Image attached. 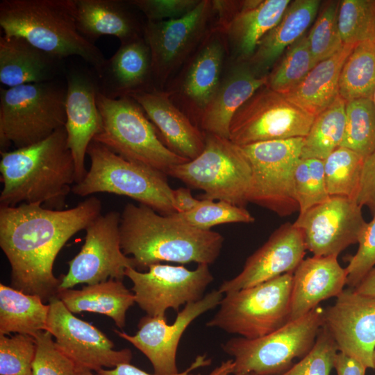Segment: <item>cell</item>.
Here are the masks:
<instances>
[{
  "mask_svg": "<svg viewBox=\"0 0 375 375\" xmlns=\"http://www.w3.org/2000/svg\"><path fill=\"white\" fill-rule=\"evenodd\" d=\"M364 158L353 151L339 147L324 160L326 189L330 197L356 201Z\"/></svg>",
  "mask_w": 375,
  "mask_h": 375,
  "instance_id": "obj_36",
  "label": "cell"
},
{
  "mask_svg": "<svg viewBox=\"0 0 375 375\" xmlns=\"http://www.w3.org/2000/svg\"><path fill=\"white\" fill-rule=\"evenodd\" d=\"M303 142V138H295L240 146L251 169L248 202L280 217L299 211L293 174L301 158Z\"/></svg>",
  "mask_w": 375,
  "mask_h": 375,
  "instance_id": "obj_11",
  "label": "cell"
},
{
  "mask_svg": "<svg viewBox=\"0 0 375 375\" xmlns=\"http://www.w3.org/2000/svg\"><path fill=\"white\" fill-rule=\"evenodd\" d=\"M356 253L350 258L346 267L347 285L355 288L375 266V215L367 225L358 242Z\"/></svg>",
  "mask_w": 375,
  "mask_h": 375,
  "instance_id": "obj_46",
  "label": "cell"
},
{
  "mask_svg": "<svg viewBox=\"0 0 375 375\" xmlns=\"http://www.w3.org/2000/svg\"><path fill=\"white\" fill-rule=\"evenodd\" d=\"M35 350V338L29 335H0V375H33Z\"/></svg>",
  "mask_w": 375,
  "mask_h": 375,
  "instance_id": "obj_44",
  "label": "cell"
},
{
  "mask_svg": "<svg viewBox=\"0 0 375 375\" xmlns=\"http://www.w3.org/2000/svg\"><path fill=\"white\" fill-rule=\"evenodd\" d=\"M120 218L119 212L110 211L100 214L87 226L85 243L68 262L69 270L60 278L59 290L81 283L122 281L126 269H136L133 258L125 255L121 248Z\"/></svg>",
  "mask_w": 375,
  "mask_h": 375,
  "instance_id": "obj_14",
  "label": "cell"
},
{
  "mask_svg": "<svg viewBox=\"0 0 375 375\" xmlns=\"http://www.w3.org/2000/svg\"><path fill=\"white\" fill-rule=\"evenodd\" d=\"M176 215L189 224L203 230L229 223H253L254 217L245 208L224 201L201 199L192 210Z\"/></svg>",
  "mask_w": 375,
  "mask_h": 375,
  "instance_id": "obj_42",
  "label": "cell"
},
{
  "mask_svg": "<svg viewBox=\"0 0 375 375\" xmlns=\"http://www.w3.org/2000/svg\"><path fill=\"white\" fill-rule=\"evenodd\" d=\"M293 185L299 214L327 200L330 196L326 189L324 160L300 158L294 167Z\"/></svg>",
  "mask_w": 375,
  "mask_h": 375,
  "instance_id": "obj_39",
  "label": "cell"
},
{
  "mask_svg": "<svg viewBox=\"0 0 375 375\" xmlns=\"http://www.w3.org/2000/svg\"><path fill=\"white\" fill-rule=\"evenodd\" d=\"M198 0H132L128 2L141 11L147 21H163L181 17L192 11Z\"/></svg>",
  "mask_w": 375,
  "mask_h": 375,
  "instance_id": "obj_47",
  "label": "cell"
},
{
  "mask_svg": "<svg viewBox=\"0 0 375 375\" xmlns=\"http://www.w3.org/2000/svg\"><path fill=\"white\" fill-rule=\"evenodd\" d=\"M128 97L140 106L170 150L188 160L201 153L205 147L204 133L174 105L169 94L153 88Z\"/></svg>",
  "mask_w": 375,
  "mask_h": 375,
  "instance_id": "obj_23",
  "label": "cell"
},
{
  "mask_svg": "<svg viewBox=\"0 0 375 375\" xmlns=\"http://www.w3.org/2000/svg\"><path fill=\"white\" fill-rule=\"evenodd\" d=\"M133 283L135 301L147 315L166 319L169 308L179 311L181 306L203 297L214 277L209 265L201 264L194 269L157 263L147 272L129 267L125 272Z\"/></svg>",
  "mask_w": 375,
  "mask_h": 375,
  "instance_id": "obj_13",
  "label": "cell"
},
{
  "mask_svg": "<svg viewBox=\"0 0 375 375\" xmlns=\"http://www.w3.org/2000/svg\"><path fill=\"white\" fill-rule=\"evenodd\" d=\"M372 41L375 42V17H374V27H373Z\"/></svg>",
  "mask_w": 375,
  "mask_h": 375,
  "instance_id": "obj_56",
  "label": "cell"
},
{
  "mask_svg": "<svg viewBox=\"0 0 375 375\" xmlns=\"http://www.w3.org/2000/svg\"><path fill=\"white\" fill-rule=\"evenodd\" d=\"M338 257L312 256L301 262L293 272L290 321L303 317L344 290L347 272Z\"/></svg>",
  "mask_w": 375,
  "mask_h": 375,
  "instance_id": "obj_24",
  "label": "cell"
},
{
  "mask_svg": "<svg viewBox=\"0 0 375 375\" xmlns=\"http://www.w3.org/2000/svg\"><path fill=\"white\" fill-rule=\"evenodd\" d=\"M213 12L212 1L201 0L181 17L147 21L143 38L151 52L152 79L165 81L185 60L203 38Z\"/></svg>",
  "mask_w": 375,
  "mask_h": 375,
  "instance_id": "obj_17",
  "label": "cell"
},
{
  "mask_svg": "<svg viewBox=\"0 0 375 375\" xmlns=\"http://www.w3.org/2000/svg\"><path fill=\"white\" fill-rule=\"evenodd\" d=\"M97 104L102 127L93 140L125 159L166 175L172 167L188 161L161 141L155 126L131 97L110 99L98 91Z\"/></svg>",
  "mask_w": 375,
  "mask_h": 375,
  "instance_id": "obj_7",
  "label": "cell"
},
{
  "mask_svg": "<svg viewBox=\"0 0 375 375\" xmlns=\"http://www.w3.org/2000/svg\"><path fill=\"white\" fill-rule=\"evenodd\" d=\"M315 116L290 102L266 85L235 113L229 140L238 146L260 142L304 138Z\"/></svg>",
  "mask_w": 375,
  "mask_h": 375,
  "instance_id": "obj_12",
  "label": "cell"
},
{
  "mask_svg": "<svg viewBox=\"0 0 375 375\" xmlns=\"http://www.w3.org/2000/svg\"><path fill=\"white\" fill-rule=\"evenodd\" d=\"M173 198L176 212L185 213L194 209L201 199L194 198L189 188H178L173 190Z\"/></svg>",
  "mask_w": 375,
  "mask_h": 375,
  "instance_id": "obj_51",
  "label": "cell"
},
{
  "mask_svg": "<svg viewBox=\"0 0 375 375\" xmlns=\"http://www.w3.org/2000/svg\"><path fill=\"white\" fill-rule=\"evenodd\" d=\"M1 156L0 206L31 203L63 210L71 185L76 183L65 126L33 144L1 151Z\"/></svg>",
  "mask_w": 375,
  "mask_h": 375,
  "instance_id": "obj_3",
  "label": "cell"
},
{
  "mask_svg": "<svg viewBox=\"0 0 375 375\" xmlns=\"http://www.w3.org/2000/svg\"><path fill=\"white\" fill-rule=\"evenodd\" d=\"M223 297V294L218 289L211 291L200 300L186 304L177 312L172 324H167V318L146 315L140 319L138 331L135 335L117 330L115 332L145 355L155 374H177V350L185 331L200 315L219 306Z\"/></svg>",
  "mask_w": 375,
  "mask_h": 375,
  "instance_id": "obj_18",
  "label": "cell"
},
{
  "mask_svg": "<svg viewBox=\"0 0 375 375\" xmlns=\"http://www.w3.org/2000/svg\"><path fill=\"white\" fill-rule=\"evenodd\" d=\"M347 101L338 96L315 117L301 149V158L324 160L340 147L344 135Z\"/></svg>",
  "mask_w": 375,
  "mask_h": 375,
  "instance_id": "obj_34",
  "label": "cell"
},
{
  "mask_svg": "<svg viewBox=\"0 0 375 375\" xmlns=\"http://www.w3.org/2000/svg\"><path fill=\"white\" fill-rule=\"evenodd\" d=\"M324 309L317 306L306 315L256 339L233 338L222 344L233 357V374L281 375L312 347L324 325Z\"/></svg>",
  "mask_w": 375,
  "mask_h": 375,
  "instance_id": "obj_9",
  "label": "cell"
},
{
  "mask_svg": "<svg viewBox=\"0 0 375 375\" xmlns=\"http://www.w3.org/2000/svg\"><path fill=\"white\" fill-rule=\"evenodd\" d=\"M306 250L301 231L294 224H283L247 258L242 271L224 281L218 290L226 294L293 273L304 259Z\"/></svg>",
  "mask_w": 375,
  "mask_h": 375,
  "instance_id": "obj_21",
  "label": "cell"
},
{
  "mask_svg": "<svg viewBox=\"0 0 375 375\" xmlns=\"http://www.w3.org/2000/svg\"><path fill=\"white\" fill-rule=\"evenodd\" d=\"M47 331L38 333L36 350L32 365L33 375H76L77 366L52 340Z\"/></svg>",
  "mask_w": 375,
  "mask_h": 375,
  "instance_id": "obj_45",
  "label": "cell"
},
{
  "mask_svg": "<svg viewBox=\"0 0 375 375\" xmlns=\"http://www.w3.org/2000/svg\"><path fill=\"white\" fill-rule=\"evenodd\" d=\"M225 46L219 37L208 39L191 63L182 84L183 94L200 114L216 94Z\"/></svg>",
  "mask_w": 375,
  "mask_h": 375,
  "instance_id": "obj_32",
  "label": "cell"
},
{
  "mask_svg": "<svg viewBox=\"0 0 375 375\" xmlns=\"http://www.w3.org/2000/svg\"><path fill=\"white\" fill-rule=\"evenodd\" d=\"M0 26L3 35L22 37L60 60L81 57L97 75L106 60L78 31L74 0H2Z\"/></svg>",
  "mask_w": 375,
  "mask_h": 375,
  "instance_id": "obj_4",
  "label": "cell"
},
{
  "mask_svg": "<svg viewBox=\"0 0 375 375\" xmlns=\"http://www.w3.org/2000/svg\"><path fill=\"white\" fill-rule=\"evenodd\" d=\"M87 155L90 167L72 192L86 197L106 192L128 197L162 215L176 212L173 190L167 175L152 167L122 158L102 144L92 140Z\"/></svg>",
  "mask_w": 375,
  "mask_h": 375,
  "instance_id": "obj_5",
  "label": "cell"
},
{
  "mask_svg": "<svg viewBox=\"0 0 375 375\" xmlns=\"http://www.w3.org/2000/svg\"><path fill=\"white\" fill-rule=\"evenodd\" d=\"M375 90V42L357 44L345 60L339 79V96L347 102L372 98Z\"/></svg>",
  "mask_w": 375,
  "mask_h": 375,
  "instance_id": "obj_35",
  "label": "cell"
},
{
  "mask_svg": "<svg viewBox=\"0 0 375 375\" xmlns=\"http://www.w3.org/2000/svg\"><path fill=\"white\" fill-rule=\"evenodd\" d=\"M375 0H342L338 11V26L344 45L372 40Z\"/></svg>",
  "mask_w": 375,
  "mask_h": 375,
  "instance_id": "obj_40",
  "label": "cell"
},
{
  "mask_svg": "<svg viewBox=\"0 0 375 375\" xmlns=\"http://www.w3.org/2000/svg\"><path fill=\"white\" fill-rule=\"evenodd\" d=\"M56 297L72 313L85 311L103 314L120 328L126 324L127 310L135 303L133 293L122 281L115 279L88 285L81 290H60Z\"/></svg>",
  "mask_w": 375,
  "mask_h": 375,
  "instance_id": "obj_31",
  "label": "cell"
},
{
  "mask_svg": "<svg viewBox=\"0 0 375 375\" xmlns=\"http://www.w3.org/2000/svg\"><path fill=\"white\" fill-rule=\"evenodd\" d=\"M340 147L363 158L375 149V108L372 98L347 102L345 131Z\"/></svg>",
  "mask_w": 375,
  "mask_h": 375,
  "instance_id": "obj_37",
  "label": "cell"
},
{
  "mask_svg": "<svg viewBox=\"0 0 375 375\" xmlns=\"http://www.w3.org/2000/svg\"><path fill=\"white\" fill-rule=\"evenodd\" d=\"M119 234L123 253L143 270L162 261L210 265L219 257L224 240L220 233L196 228L176 213L162 215L131 203L121 214Z\"/></svg>",
  "mask_w": 375,
  "mask_h": 375,
  "instance_id": "obj_2",
  "label": "cell"
},
{
  "mask_svg": "<svg viewBox=\"0 0 375 375\" xmlns=\"http://www.w3.org/2000/svg\"><path fill=\"white\" fill-rule=\"evenodd\" d=\"M97 76L99 91L110 99L152 90L151 52L144 38L122 43Z\"/></svg>",
  "mask_w": 375,
  "mask_h": 375,
  "instance_id": "obj_25",
  "label": "cell"
},
{
  "mask_svg": "<svg viewBox=\"0 0 375 375\" xmlns=\"http://www.w3.org/2000/svg\"><path fill=\"white\" fill-rule=\"evenodd\" d=\"M61 62L22 37H0V82L8 88L54 81Z\"/></svg>",
  "mask_w": 375,
  "mask_h": 375,
  "instance_id": "obj_27",
  "label": "cell"
},
{
  "mask_svg": "<svg viewBox=\"0 0 375 375\" xmlns=\"http://www.w3.org/2000/svg\"><path fill=\"white\" fill-rule=\"evenodd\" d=\"M315 65L308 35H303L285 51L279 62L267 76L266 85L285 94L300 83Z\"/></svg>",
  "mask_w": 375,
  "mask_h": 375,
  "instance_id": "obj_38",
  "label": "cell"
},
{
  "mask_svg": "<svg viewBox=\"0 0 375 375\" xmlns=\"http://www.w3.org/2000/svg\"><path fill=\"white\" fill-rule=\"evenodd\" d=\"M362 207L355 201L330 197L299 214L293 223L302 233L306 248L313 256H339L358 243L367 225Z\"/></svg>",
  "mask_w": 375,
  "mask_h": 375,
  "instance_id": "obj_16",
  "label": "cell"
},
{
  "mask_svg": "<svg viewBox=\"0 0 375 375\" xmlns=\"http://www.w3.org/2000/svg\"><path fill=\"white\" fill-rule=\"evenodd\" d=\"M338 352L334 338L323 325L311 349L281 375H330Z\"/></svg>",
  "mask_w": 375,
  "mask_h": 375,
  "instance_id": "obj_43",
  "label": "cell"
},
{
  "mask_svg": "<svg viewBox=\"0 0 375 375\" xmlns=\"http://www.w3.org/2000/svg\"><path fill=\"white\" fill-rule=\"evenodd\" d=\"M234 362L233 360H228L212 369L208 375H231L233 374Z\"/></svg>",
  "mask_w": 375,
  "mask_h": 375,
  "instance_id": "obj_53",
  "label": "cell"
},
{
  "mask_svg": "<svg viewBox=\"0 0 375 375\" xmlns=\"http://www.w3.org/2000/svg\"><path fill=\"white\" fill-rule=\"evenodd\" d=\"M353 289L362 294L375 296V266Z\"/></svg>",
  "mask_w": 375,
  "mask_h": 375,
  "instance_id": "obj_52",
  "label": "cell"
},
{
  "mask_svg": "<svg viewBox=\"0 0 375 375\" xmlns=\"http://www.w3.org/2000/svg\"><path fill=\"white\" fill-rule=\"evenodd\" d=\"M205 134V147L197 158L172 167L167 176L205 193L201 199L224 201L244 208L251 178L249 162L229 139Z\"/></svg>",
  "mask_w": 375,
  "mask_h": 375,
  "instance_id": "obj_10",
  "label": "cell"
},
{
  "mask_svg": "<svg viewBox=\"0 0 375 375\" xmlns=\"http://www.w3.org/2000/svg\"><path fill=\"white\" fill-rule=\"evenodd\" d=\"M67 85L55 80L0 89L1 151L37 143L66 123Z\"/></svg>",
  "mask_w": 375,
  "mask_h": 375,
  "instance_id": "obj_6",
  "label": "cell"
},
{
  "mask_svg": "<svg viewBox=\"0 0 375 375\" xmlns=\"http://www.w3.org/2000/svg\"><path fill=\"white\" fill-rule=\"evenodd\" d=\"M49 305L47 331L77 367L97 372L103 367L131 362L130 349H115L110 339L91 324L75 317L56 296Z\"/></svg>",
  "mask_w": 375,
  "mask_h": 375,
  "instance_id": "obj_15",
  "label": "cell"
},
{
  "mask_svg": "<svg viewBox=\"0 0 375 375\" xmlns=\"http://www.w3.org/2000/svg\"><path fill=\"white\" fill-rule=\"evenodd\" d=\"M292 276L286 273L226 294L206 326L249 340L278 329L290 322Z\"/></svg>",
  "mask_w": 375,
  "mask_h": 375,
  "instance_id": "obj_8",
  "label": "cell"
},
{
  "mask_svg": "<svg viewBox=\"0 0 375 375\" xmlns=\"http://www.w3.org/2000/svg\"><path fill=\"white\" fill-rule=\"evenodd\" d=\"M374 369H375V350H374Z\"/></svg>",
  "mask_w": 375,
  "mask_h": 375,
  "instance_id": "obj_58",
  "label": "cell"
},
{
  "mask_svg": "<svg viewBox=\"0 0 375 375\" xmlns=\"http://www.w3.org/2000/svg\"><path fill=\"white\" fill-rule=\"evenodd\" d=\"M319 0L291 1L278 23L260 40L248 60L258 75L271 68L285 51L302 35L314 21ZM266 76V75H265Z\"/></svg>",
  "mask_w": 375,
  "mask_h": 375,
  "instance_id": "obj_28",
  "label": "cell"
},
{
  "mask_svg": "<svg viewBox=\"0 0 375 375\" xmlns=\"http://www.w3.org/2000/svg\"><path fill=\"white\" fill-rule=\"evenodd\" d=\"M234 375H259V374L250 372V373H238V374H235Z\"/></svg>",
  "mask_w": 375,
  "mask_h": 375,
  "instance_id": "obj_55",
  "label": "cell"
},
{
  "mask_svg": "<svg viewBox=\"0 0 375 375\" xmlns=\"http://www.w3.org/2000/svg\"><path fill=\"white\" fill-rule=\"evenodd\" d=\"M77 27L94 43L102 35H112L125 43L143 37L144 26L117 0H74Z\"/></svg>",
  "mask_w": 375,
  "mask_h": 375,
  "instance_id": "obj_29",
  "label": "cell"
},
{
  "mask_svg": "<svg viewBox=\"0 0 375 375\" xmlns=\"http://www.w3.org/2000/svg\"><path fill=\"white\" fill-rule=\"evenodd\" d=\"M210 363V360L206 355H199L190 365V366L182 372L171 375H193L192 372L194 369L208 365ZM98 375H160L149 374L131 363H123L117 365L115 368L106 369H102L97 372Z\"/></svg>",
  "mask_w": 375,
  "mask_h": 375,
  "instance_id": "obj_49",
  "label": "cell"
},
{
  "mask_svg": "<svg viewBox=\"0 0 375 375\" xmlns=\"http://www.w3.org/2000/svg\"><path fill=\"white\" fill-rule=\"evenodd\" d=\"M49 305L38 295L0 284V335L10 333L34 337L47 331Z\"/></svg>",
  "mask_w": 375,
  "mask_h": 375,
  "instance_id": "obj_33",
  "label": "cell"
},
{
  "mask_svg": "<svg viewBox=\"0 0 375 375\" xmlns=\"http://www.w3.org/2000/svg\"><path fill=\"white\" fill-rule=\"evenodd\" d=\"M356 45L345 44L332 56L317 63L300 83L283 96L315 117L322 112L339 96L340 73Z\"/></svg>",
  "mask_w": 375,
  "mask_h": 375,
  "instance_id": "obj_30",
  "label": "cell"
},
{
  "mask_svg": "<svg viewBox=\"0 0 375 375\" xmlns=\"http://www.w3.org/2000/svg\"><path fill=\"white\" fill-rule=\"evenodd\" d=\"M76 375H94V374L92 372V370L90 369L77 367Z\"/></svg>",
  "mask_w": 375,
  "mask_h": 375,
  "instance_id": "obj_54",
  "label": "cell"
},
{
  "mask_svg": "<svg viewBox=\"0 0 375 375\" xmlns=\"http://www.w3.org/2000/svg\"><path fill=\"white\" fill-rule=\"evenodd\" d=\"M334 368L337 375H365L367 369L357 360L341 352L337 354Z\"/></svg>",
  "mask_w": 375,
  "mask_h": 375,
  "instance_id": "obj_50",
  "label": "cell"
},
{
  "mask_svg": "<svg viewBox=\"0 0 375 375\" xmlns=\"http://www.w3.org/2000/svg\"><path fill=\"white\" fill-rule=\"evenodd\" d=\"M66 123L67 145L75 165L76 183L87 174L88 148L99 133L102 119L97 104V78L85 71L73 69L66 75Z\"/></svg>",
  "mask_w": 375,
  "mask_h": 375,
  "instance_id": "obj_22",
  "label": "cell"
},
{
  "mask_svg": "<svg viewBox=\"0 0 375 375\" xmlns=\"http://www.w3.org/2000/svg\"><path fill=\"white\" fill-rule=\"evenodd\" d=\"M291 1H212L218 20L213 31L224 35L237 58L249 60L262 37L281 20Z\"/></svg>",
  "mask_w": 375,
  "mask_h": 375,
  "instance_id": "obj_20",
  "label": "cell"
},
{
  "mask_svg": "<svg viewBox=\"0 0 375 375\" xmlns=\"http://www.w3.org/2000/svg\"><path fill=\"white\" fill-rule=\"evenodd\" d=\"M267 81V75H258L249 66L233 69L200 114L203 132L229 139L230 124L235 113Z\"/></svg>",
  "mask_w": 375,
  "mask_h": 375,
  "instance_id": "obj_26",
  "label": "cell"
},
{
  "mask_svg": "<svg viewBox=\"0 0 375 375\" xmlns=\"http://www.w3.org/2000/svg\"><path fill=\"white\" fill-rule=\"evenodd\" d=\"M340 1H326L308 35L309 48L315 63L332 56L344 46L338 26Z\"/></svg>",
  "mask_w": 375,
  "mask_h": 375,
  "instance_id": "obj_41",
  "label": "cell"
},
{
  "mask_svg": "<svg viewBox=\"0 0 375 375\" xmlns=\"http://www.w3.org/2000/svg\"><path fill=\"white\" fill-rule=\"evenodd\" d=\"M356 202L375 215V149L363 160Z\"/></svg>",
  "mask_w": 375,
  "mask_h": 375,
  "instance_id": "obj_48",
  "label": "cell"
},
{
  "mask_svg": "<svg viewBox=\"0 0 375 375\" xmlns=\"http://www.w3.org/2000/svg\"><path fill=\"white\" fill-rule=\"evenodd\" d=\"M324 326L334 338L339 352L374 369L375 296L344 289L334 304L324 309Z\"/></svg>",
  "mask_w": 375,
  "mask_h": 375,
  "instance_id": "obj_19",
  "label": "cell"
},
{
  "mask_svg": "<svg viewBox=\"0 0 375 375\" xmlns=\"http://www.w3.org/2000/svg\"><path fill=\"white\" fill-rule=\"evenodd\" d=\"M101 210L96 197L63 210L31 203L0 206V247L11 267L12 287L44 302L57 296L61 282L53 272L57 255Z\"/></svg>",
  "mask_w": 375,
  "mask_h": 375,
  "instance_id": "obj_1",
  "label": "cell"
},
{
  "mask_svg": "<svg viewBox=\"0 0 375 375\" xmlns=\"http://www.w3.org/2000/svg\"><path fill=\"white\" fill-rule=\"evenodd\" d=\"M372 99V101H373V103H374V108H375V90H374V93H373Z\"/></svg>",
  "mask_w": 375,
  "mask_h": 375,
  "instance_id": "obj_57",
  "label": "cell"
}]
</instances>
